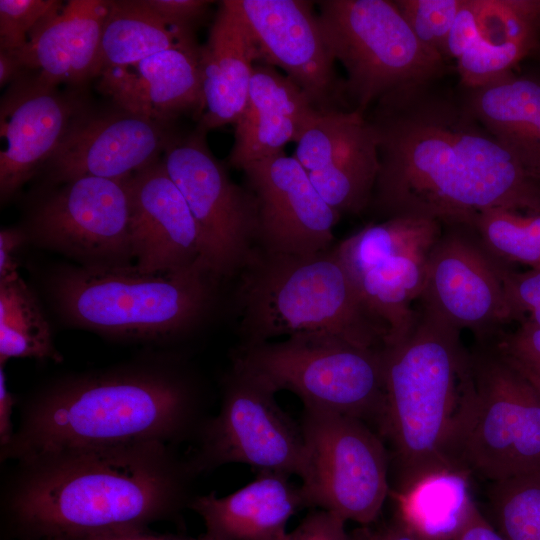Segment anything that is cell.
<instances>
[{"mask_svg":"<svg viewBox=\"0 0 540 540\" xmlns=\"http://www.w3.org/2000/svg\"><path fill=\"white\" fill-rule=\"evenodd\" d=\"M366 117L378 141L369 206L378 216L473 225L492 208L540 211V182L439 81L389 93Z\"/></svg>","mask_w":540,"mask_h":540,"instance_id":"1","label":"cell"},{"mask_svg":"<svg viewBox=\"0 0 540 540\" xmlns=\"http://www.w3.org/2000/svg\"><path fill=\"white\" fill-rule=\"evenodd\" d=\"M1 488L5 538L74 540L180 523L196 496L187 455L152 441L14 461Z\"/></svg>","mask_w":540,"mask_h":540,"instance_id":"2","label":"cell"},{"mask_svg":"<svg viewBox=\"0 0 540 540\" xmlns=\"http://www.w3.org/2000/svg\"><path fill=\"white\" fill-rule=\"evenodd\" d=\"M0 461L66 449L193 441L210 417L195 374L173 355L70 374L35 391L20 407Z\"/></svg>","mask_w":540,"mask_h":540,"instance_id":"3","label":"cell"},{"mask_svg":"<svg viewBox=\"0 0 540 540\" xmlns=\"http://www.w3.org/2000/svg\"><path fill=\"white\" fill-rule=\"evenodd\" d=\"M460 333L419 303L411 331L383 347L385 404L378 433L392 449L393 490L437 470H462L458 447L471 366Z\"/></svg>","mask_w":540,"mask_h":540,"instance_id":"4","label":"cell"},{"mask_svg":"<svg viewBox=\"0 0 540 540\" xmlns=\"http://www.w3.org/2000/svg\"><path fill=\"white\" fill-rule=\"evenodd\" d=\"M240 346L301 334H331L383 348L387 325L365 304L333 247L309 255L256 248L240 272Z\"/></svg>","mask_w":540,"mask_h":540,"instance_id":"5","label":"cell"},{"mask_svg":"<svg viewBox=\"0 0 540 540\" xmlns=\"http://www.w3.org/2000/svg\"><path fill=\"white\" fill-rule=\"evenodd\" d=\"M218 279L202 258L189 268L144 272L64 265L48 288L60 316L103 336L160 343L180 338L212 308Z\"/></svg>","mask_w":540,"mask_h":540,"instance_id":"6","label":"cell"},{"mask_svg":"<svg viewBox=\"0 0 540 540\" xmlns=\"http://www.w3.org/2000/svg\"><path fill=\"white\" fill-rule=\"evenodd\" d=\"M382 350L331 334H301L239 346L231 360L276 393L290 391L303 406L358 418L378 432L385 404Z\"/></svg>","mask_w":540,"mask_h":540,"instance_id":"7","label":"cell"},{"mask_svg":"<svg viewBox=\"0 0 540 540\" xmlns=\"http://www.w3.org/2000/svg\"><path fill=\"white\" fill-rule=\"evenodd\" d=\"M325 43L347 73L344 92L354 110L366 111L385 95L439 81L447 61L423 46L394 1L323 0L317 2Z\"/></svg>","mask_w":540,"mask_h":540,"instance_id":"8","label":"cell"},{"mask_svg":"<svg viewBox=\"0 0 540 540\" xmlns=\"http://www.w3.org/2000/svg\"><path fill=\"white\" fill-rule=\"evenodd\" d=\"M470 351L472 381L461 430L462 470L497 481L540 470V398L495 342Z\"/></svg>","mask_w":540,"mask_h":540,"instance_id":"9","label":"cell"},{"mask_svg":"<svg viewBox=\"0 0 540 540\" xmlns=\"http://www.w3.org/2000/svg\"><path fill=\"white\" fill-rule=\"evenodd\" d=\"M221 394L219 412L203 423L186 454L194 474L241 463L256 472L302 478L306 463L302 429L278 405L275 390L231 360L221 381Z\"/></svg>","mask_w":540,"mask_h":540,"instance_id":"10","label":"cell"},{"mask_svg":"<svg viewBox=\"0 0 540 540\" xmlns=\"http://www.w3.org/2000/svg\"><path fill=\"white\" fill-rule=\"evenodd\" d=\"M306 450L301 490L309 508L344 521L373 523L390 493V453L366 422L303 406L299 420Z\"/></svg>","mask_w":540,"mask_h":540,"instance_id":"11","label":"cell"},{"mask_svg":"<svg viewBox=\"0 0 540 540\" xmlns=\"http://www.w3.org/2000/svg\"><path fill=\"white\" fill-rule=\"evenodd\" d=\"M129 181L86 176L56 185L30 216L29 241L86 268L134 265Z\"/></svg>","mask_w":540,"mask_h":540,"instance_id":"12","label":"cell"},{"mask_svg":"<svg viewBox=\"0 0 540 540\" xmlns=\"http://www.w3.org/2000/svg\"><path fill=\"white\" fill-rule=\"evenodd\" d=\"M204 131L175 133L162 161L201 232L204 260L218 280L240 273L257 248V201L213 156Z\"/></svg>","mask_w":540,"mask_h":540,"instance_id":"13","label":"cell"},{"mask_svg":"<svg viewBox=\"0 0 540 540\" xmlns=\"http://www.w3.org/2000/svg\"><path fill=\"white\" fill-rule=\"evenodd\" d=\"M508 265L490 251L473 225L442 224L428 255L419 303L456 329L470 331L476 343L494 342L506 325L520 322L504 288Z\"/></svg>","mask_w":540,"mask_h":540,"instance_id":"14","label":"cell"},{"mask_svg":"<svg viewBox=\"0 0 540 540\" xmlns=\"http://www.w3.org/2000/svg\"><path fill=\"white\" fill-rule=\"evenodd\" d=\"M257 201V248L271 254L309 255L330 249L340 213L284 151L242 168Z\"/></svg>","mask_w":540,"mask_h":540,"instance_id":"15","label":"cell"},{"mask_svg":"<svg viewBox=\"0 0 540 540\" xmlns=\"http://www.w3.org/2000/svg\"><path fill=\"white\" fill-rule=\"evenodd\" d=\"M257 47L258 63L281 68L322 111L338 107L344 85L312 3L303 0H232Z\"/></svg>","mask_w":540,"mask_h":540,"instance_id":"16","label":"cell"},{"mask_svg":"<svg viewBox=\"0 0 540 540\" xmlns=\"http://www.w3.org/2000/svg\"><path fill=\"white\" fill-rule=\"evenodd\" d=\"M540 48V0H464L444 58L460 84L475 88L509 72Z\"/></svg>","mask_w":540,"mask_h":540,"instance_id":"17","label":"cell"},{"mask_svg":"<svg viewBox=\"0 0 540 540\" xmlns=\"http://www.w3.org/2000/svg\"><path fill=\"white\" fill-rule=\"evenodd\" d=\"M89 112L84 101L33 77L18 78L2 99L0 197L10 199L44 169L75 124Z\"/></svg>","mask_w":540,"mask_h":540,"instance_id":"18","label":"cell"},{"mask_svg":"<svg viewBox=\"0 0 540 540\" xmlns=\"http://www.w3.org/2000/svg\"><path fill=\"white\" fill-rule=\"evenodd\" d=\"M174 134L169 123L122 109L88 112L43 170L52 185L86 176L128 178L159 160Z\"/></svg>","mask_w":540,"mask_h":540,"instance_id":"19","label":"cell"},{"mask_svg":"<svg viewBox=\"0 0 540 540\" xmlns=\"http://www.w3.org/2000/svg\"><path fill=\"white\" fill-rule=\"evenodd\" d=\"M129 184L135 266L178 271L204 259L199 226L162 158L133 174Z\"/></svg>","mask_w":540,"mask_h":540,"instance_id":"20","label":"cell"},{"mask_svg":"<svg viewBox=\"0 0 540 540\" xmlns=\"http://www.w3.org/2000/svg\"><path fill=\"white\" fill-rule=\"evenodd\" d=\"M202 50L198 44L153 54L134 64L104 68L100 88L125 111L158 122L203 113Z\"/></svg>","mask_w":540,"mask_h":540,"instance_id":"21","label":"cell"},{"mask_svg":"<svg viewBox=\"0 0 540 540\" xmlns=\"http://www.w3.org/2000/svg\"><path fill=\"white\" fill-rule=\"evenodd\" d=\"M107 0H70L44 18L18 54L23 70L49 85L79 84L102 69L101 40Z\"/></svg>","mask_w":540,"mask_h":540,"instance_id":"22","label":"cell"},{"mask_svg":"<svg viewBox=\"0 0 540 540\" xmlns=\"http://www.w3.org/2000/svg\"><path fill=\"white\" fill-rule=\"evenodd\" d=\"M320 111L309 95L274 67L256 63L245 108L234 124L229 163L247 164L284 151Z\"/></svg>","mask_w":540,"mask_h":540,"instance_id":"23","label":"cell"},{"mask_svg":"<svg viewBox=\"0 0 540 540\" xmlns=\"http://www.w3.org/2000/svg\"><path fill=\"white\" fill-rule=\"evenodd\" d=\"M290 475L258 471L253 481L223 497L196 495L189 509L204 522L209 540H281L290 518L306 508Z\"/></svg>","mask_w":540,"mask_h":540,"instance_id":"24","label":"cell"},{"mask_svg":"<svg viewBox=\"0 0 540 540\" xmlns=\"http://www.w3.org/2000/svg\"><path fill=\"white\" fill-rule=\"evenodd\" d=\"M256 63L257 47L245 21L232 0L222 1L202 50L200 130L236 123L245 108Z\"/></svg>","mask_w":540,"mask_h":540,"instance_id":"25","label":"cell"},{"mask_svg":"<svg viewBox=\"0 0 540 540\" xmlns=\"http://www.w3.org/2000/svg\"><path fill=\"white\" fill-rule=\"evenodd\" d=\"M460 94L482 126L540 182V78L512 71Z\"/></svg>","mask_w":540,"mask_h":540,"instance_id":"26","label":"cell"},{"mask_svg":"<svg viewBox=\"0 0 540 540\" xmlns=\"http://www.w3.org/2000/svg\"><path fill=\"white\" fill-rule=\"evenodd\" d=\"M379 168L377 136L366 115H362L328 165L308 175L331 208L338 213L358 214L370 206Z\"/></svg>","mask_w":540,"mask_h":540,"instance_id":"27","label":"cell"},{"mask_svg":"<svg viewBox=\"0 0 540 540\" xmlns=\"http://www.w3.org/2000/svg\"><path fill=\"white\" fill-rule=\"evenodd\" d=\"M193 44H197L193 30L167 22L144 0L109 1L101 40V71Z\"/></svg>","mask_w":540,"mask_h":540,"instance_id":"28","label":"cell"},{"mask_svg":"<svg viewBox=\"0 0 540 540\" xmlns=\"http://www.w3.org/2000/svg\"><path fill=\"white\" fill-rule=\"evenodd\" d=\"M468 474L442 469L425 474L400 490L390 489L397 503V517L427 540H452L474 502Z\"/></svg>","mask_w":540,"mask_h":540,"instance_id":"29","label":"cell"},{"mask_svg":"<svg viewBox=\"0 0 540 540\" xmlns=\"http://www.w3.org/2000/svg\"><path fill=\"white\" fill-rule=\"evenodd\" d=\"M429 253L401 255L385 260L354 280L368 308L389 329L386 343H393L413 328L425 284Z\"/></svg>","mask_w":540,"mask_h":540,"instance_id":"30","label":"cell"},{"mask_svg":"<svg viewBox=\"0 0 540 540\" xmlns=\"http://www.w3.org/2000/svg\"><path fill=\"white\" fill-rule=\"evenodd\" d=\"M442 232L435 220L391 217L371 223L333 247L351 279L393 257L429 253Z\"/></svg>","mask_w":540,"mask_h":540,"instance_id":"31","label":"cell"},{"mask_svg":"<svg viewBox=\"0 0 540 540\" xmlns=\"http://www.w3.org/2000/svg\"><path fill=\"white\" fill-rule=\"evenodd\" d=\"M12 358L63 361L41 304L19 273L0 279V365Z\"/></svg>","mask_w":540,"mask_h":540,"instance_id":"32","label":"cell"},{"mask_svg":"<svg viewBox=\"0 0 540 540\" xmlns=\"http://www.w3.org/2000/svg\"><path fill=\"white\" fill-rule=\"evenodd\" d=\"M487 496L494 527L506 540H540V470L493 481Z\"/></svg>","mask_w":540,"mask_h":540,"instance_id":"33","label":"cell"},{"mask_svg":"<svg viewBox=\"0 0 540 540\" xmlns=\"http://www.w3.org/2000/svg\"><path fill=\"white\" fill-rule=\"evenodd\" d=\"M473 226L484 244L503 261L540 270V211L492 208L479 213Z\"/></svg>","mask_w":540,"mask_h":540,"instance_id":"34","label":"cell"},{"mask_svg":"<svg viewBox=\"0 0 540 540\" xmlns=\"http://www.w3.org/2000/svg\"><path fill=\"white\" fill-rule=\"evenodd\" d=\"M362 115L365 114L354 109L318 111L298 137L294 158L307 173L325 168Z\"/></svg>","mask_w":540,"mask_h":540,"instance_id":"35","label":"cell"},{"mask_svg":"<svg viewBox=\"0 0 540 540\" xmlns=\"http://www.w3.org/2000/svg\"><path fill=\"white\" fill-rule=\"evenodd\" d=\"M464 0H395L418 41L444 59L446 42Z\"/></svg>","mask_w":540,"mask_h":540,"instance_id":"36","label":"cell"},{"mask_svg":"<svg viewBox=\"0 0 540 540\" xmlns=\"http://www.w3.org/2000/svg\"><path fill=\"white\" fill-rule=\"evenodd\" d=\"M61 7L56 0H1L0 50L18 55L33 29Z\"/></svg>","mask_w":540,"mask_h":540,"instance_id":"37","label":"cell"},{"mask_svg":"<svg viewBox=\"0 0 540 540\" xmlns=\"http://www.w3.org/2000/svg\"><path fill=\"white\" fill-rule=\"evenodd\" d=\"M503 282L508 302L519 318H526L540 327V270L519 272L508 265L503 272Z\"/></svg>","mask_w":540,"mask_h":540,"instance_id":"38","label":"cell"},{"mask_svg":"<svg viewBox=\"0 0 540 540\" xmlns=\"http://www.w3.org/2000/svg\"><path fill=\"white\" fill-rule=\"evenodd\" d=\"M345 522L332 512L314 508L281 540H356L347 533Z\"/></svg>","mask_w":540,"mask_h":540,"instance_id":"39","label":"cell"},{"mask_svg":"<svg viewBox=\"0 0 540 540\" xmlns=\"http://www.w3.org/2000/svg\"><path fill=\"white\" fill-rule=\"evenodd\" d=\"M494 342L504 353L540 367V327L527 318Z\"/></svg>","mask_w":540,"mask_h":540,"instance_id":"40","label":"cell"},{"mask_svg":"<svg viewBox=\"0 0 540 540\" xmlns=\"http://www.w3.org/2000/svg\"><path fill=\"white\" fill-rule=\"evenodd\" d=\"M146 5L167 22L193 29L202 18L211 1L204 0H144Z\"/></svg>","mask_w":540,"mask_h":540,"instance_id":"41","label":"cell"},{"mask_svg":"<svg viewBox=\"0 0 540 540\" xmlns=\"http://www.w3.org/2000/svg\"><path fill=\"white\" fill-rule=\"evenodd\" d=\"M28 236L22 228H2L0 231V279L18 273L19 256Z\"/></svg>","mask_w":540,"mask_h":540,"instance_id":"42","label":"cell"},{"mask_svg":"<svg viewBox=\"0 0 540 540\" xmlns=\"http://www.w3.org/2000/svg\"><path fill=\"white\" fill-rule=\"evenodd\" d=\"M452 540H506L473 502Z\"/></svg>","mask_w":540,"mask_h":540,"instance_id":"43","label":"cell"},{"mask_svg":"<svg viewBox=\"0 0 540 540\" xmlns=\"http://www.w3.org/2000/svg\"><path fill=\"white\" fill-rule=\"evenodd\" d=\"M16 401L7 388L4 367L0 366V447L7 445L14 434L12 415Z\"/></svg>","mask_w":540,"mask_h":540,"instance_id":"44","label":"cell"},{"mask_svg":"<svg viewBox=\"0 0 540 540\" xmlns=\"http://www.w3.org/2000/svg\"><path fill=\"white\" fill-rule=\"evenodd\" d=\"M74 540H209L204 534L197 538L173 534H159L149 529L128 530L114 533L87 536Z\"/></svg>","mask_w":540,"mask_h":540,"instance_id":"45","label":"cell"},{"mask_svg":"<svg viewBox=\"0 0 540 540\" xmlns=\"http://www.w3.org/2000/svg\"><path fill=\"white\" fill-rule=\"evenodd\" d=\"M357 540V539H356ZM362 540H427L399 517L389 525L364 534Z\"/></svg>","mask_w":540,"mask_h":540,"instance_id":"46","label":"cell"},{"mask_svg":"<svg viewBox=\"0 0 540 540\" xmlns=\"http://www.w3.org/2000/svg\"><path fill=\"white\" fill-rule=\"evenodd\" d=\"M23 66L17 54L0 50V85L19 78Z\"/></svg>","mask_w":540,"mask_h":540,"instance_id":"47","label":"cell"},{"mask_svg":"<svg viewBox=\"0 0 540 540\" xmlns=\"http://www.w3.org/2000/svg\"><path fill=\"white\" fill-rule=\"evenodd\" d=\"M504 355L509 362L527 379L540 398V367L514 358L506 353H504Z\"/></svg>","mask_w":540,"mask_h":540,"instance_id":"48","label":"cell"},{"mask_svg":"<svg viewBox=\"0 0 540 540\" xmlns=\"http://www.w3.org/2000/svg\"><path fill=\"white\" fill-rule=\"evenodd\" d=\"M5 540H22V539L5 538Z\"/></svg>","mask_w":540,"mask_h":540,"instance_id":"49","label":"cell"},{"mask_svg":"<svg viewBox=\"0 0 540 540\" xmlns=\"http://www.w3.org/2000/svg\"><path fill=\"white\" fill-rule=\"evenodd\" d=\"M536 55L538 56V58H539V60H540V48H539V50H538V52H537Z\"/></svg>","mask_w":540,"mask_h":540,"instance_id":"50","label":"cell"}]
</instances>
